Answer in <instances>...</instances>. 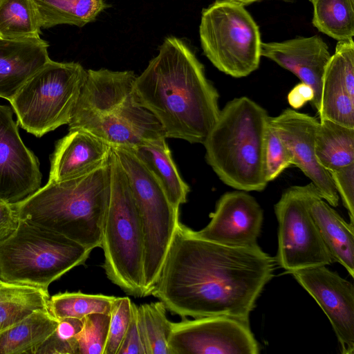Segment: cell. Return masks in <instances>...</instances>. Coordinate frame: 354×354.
<instances>
[{
	"mask_svg": "<svg viewBox=\"0 0 354 354\" xmlns=\"http://www.w3.org/2000/svg\"><path fill=\"white\" fill-rule=\"evenodd\" d=\"M276 266L259 245L212 243L180 223L149 295L183 319L222 315L249 322Z\"/></svg>",
	"mask_w": 354,
	"mask_h": 354,
	"instance_id": "cell-1",
	"label": "cell"
},
{
	"mask_svg": "<svg viewBox=\"0 0 354 354\" xmlns=\"http://www.w3.org/2000/svg\"><path fill=\"white\" fill-rule=\"evenodd\" d=\"M136 103L149 111L167 138L203 144L221 109L216 88L204 67L181 39H165L158 54L136 76Z\"/></svg>",
	"mask_w": 354,
	"mask_h": 354,
	"instance_id": "cell-2",
	"label": "cell"
},
{
	"mask_svg": "<svg viewBox=\"0 0 354 354\" xmlns=\"http://www.w3.org/2000/svg\"><path fill=\"white\" fill-rule=\"evenodd\" d=\"M136 78L131 71L87 70L68 129H83L112 147L131 149L166 138L156 118L136 103Z\"/></svg>",
	"mask_w": 354,
	"mask_h": 354,
	"instance_id": "cell-3",
	"label": "cell"
},
{
	"mask_svg": "<svg viewBox=\"0 0 354 354\" xmlns=\"http://www.w3.org/2000/svg\"><path fill=\"white\" fill-rule=\"evenodd\" d=\"M110 187L109 156L105 163L89 173L62 182L47 183L13 206L19 219L93 250L101 248Z\"/></svg>",
	"mask_w": 354,
	"mask_h": 354,
	"instance_id": "cell-4",
	"label": "cell"
},
{
	"mask_svg": "<svg viewBox=\"0 0 354 354\" xmlns=\"http://www.w3.org/2000/svg\"><path fill=\"white\" fill-rule=\"evenodd\" d=\"M269 118L265 109L245 96L230 100L221 110L203 145L207 164L224 184L247 192L266 187Z\"/></svg>",
	"mask_w": 354,
	"mask_h": 354,
	"instance_id": "cell-5",
	"label": "cell"
},
{
	"mask_svg": "<svg viewBox=\"0 0 354 354\" xmlns=\"http://www.w3.org/2000/svg\"><path fill=\"white\" fill-rule=\"evenodd\" d=\"M110 196L104 221L103 268L107 277L127 294L145 297V241L141 219L127 175L113 149Z\"/></svg>",
	"mask_w": 354,
	"mask_h": 354,
	"instance_id": "cell-6",
	"label": "cell"
},
{
	"mask_svg": "<svg viewBox=\"0 0 354 354\" xmlns=\"http://www.w3.org/2000/svg\"><path fill=\"white\" fill-rule=\"evenodd\" d=\"M92 250L48 229L19 219L0 241V279L48 290L72 268L84 265Z\"/></svg>",
	"mask_w": 354,
	"mask_h": 354,
	"instance_id": "cell-7",
	"label": "cell"
},
{
	"mask_svg": "<svg viewBox=\"0 0 354 354\" xmlns=\"http://www.w3.org/2000/svg\"><path fill=\"white\" fill-rule=\"evenodd\" d=\"M86 75L79 63L50 59L10 102L17 123L37 138L68 124Z\"/></svg>",
	"mask_w": 354,
	"mask_h": 354,
	"instance_id": "cell-8",
	"label": "cell"
},
{
	"mask_svg": "<svg viewBox=\"0 0 354 354\" xmlns=\"http://www.w3.org/2000/svg\"><path fill=\"white\" fill-rule=\"evenodd\" d=\"M129 180L141 219L145 241V296L154 286L180 223L179 209L133 151L112 147Z\"/></svg>",
	"mask_w": 354,
	"mask_h": 354,
	"instance_id": "cell-9",
	"label": "cell"
},
{
	"mask_svg": "<svg viewBox=\"0 0 354 354\" xmlns=\"http://www.w3.org/2000/svg\"><path fill=\"white\" fill-rule=\"evenodd\" d=\"M199 35L205 56L226 75L243 77L259 68L261 34L243 4L216 0L203 9Z\"/></svg>",
	"mask_w": 354,
	"mask_h": 354,
	"instance_id": "cell-10",
	"label": "cell"
},
{
	"mask_svg": "<svg viewBox=\"0 0 354 354\" xmlns=\"http://www.w3.org/2000/svg\"><path fill=\"white\" fill-rule=\"evenodd\" d=\"M317 193L312 183L292 186L274 205L279 224L275 261L288 273L334 262L309 210L310 201Z\"/></svg>",
	"mask_w": 354,
	"mask_h": 354,
	"instance_id": "cell-11",
	"label": "cell"
},
{
	"mask_svg": "<svg viewBox=\"0 0 354 354\" xmlns=\"http://www.w3.org/2000/svg\"><path fill=\"white\" fill-rule=\"evenodd\" d=\"M171 354H258L260 346L245 322L227 316H208L173 322Z\"/></svg>",
	"mask_w": 354,
	"mask_h": 354,
	"instance_id": "cell-12",
	"label": "cell"
},
{
	"mask_svg": "<svg viewBox=\"0 0 354 354\" xmlns=\"http://www.w3.org/2000/svg\"><path fill=\"white\" fill-rule=\"evenodd\" d=\"M296 281L313 297L337 338L342 354L354 353V286L326 266L291 272Z\"/></svg>",
	"mask_w": 354,
	"mask_h": 354,
	"instance_id": "cell-13",
	"label": "cell"
},
{
	"mask_svg": "<svg viewBox=\"0 0 354 354\" xmlns=\"http://www.w3.org/2000/svg\"><path fill=\"white\" fill-rule=\"evenodd\" d=\"M12 108L0 105V200L15 205L40 187L37 156L22 141Z\"/></svg>",
	"mask_w": 354,
	"mask_h": 354,
	"instance_id": "cell-14",
	"label": "cell"
},
{
	"mask_svg": "<svg viewBox=\"0 0 354 354\" xmlns=\"http://www.w3.org/2000/svg\"><path fill=\"white\" fill-rule=\"evenodd\" d=\"M209 223L195 234L204 240L233 248L258 245L263 213L257 200L247 192L236 190L223 194Z\"/></svg>",
	"mask_w": 354,
	"mask_h": 354,
	"instance_id": "cell-15",
	"label": "cell"
},
{
	"mask_svg": "<svg viewBox=\"0 0 354 354\" xmlns=\"http://www.w3.org/2000/svg\"><path fill=\"white\" fill-rule=\"evenodd\" d=\"M270 122L282 138L297 167L317 189L321 197L330 206L337 207L339 197L330 172L317 161L315 136L319 123L315 118L286 109Z\"/></svg>",
	"mask_w": 354,
	"mask_h": 354,
	"instance_id": "cell-16",
	"label": "cell"
},
{
	"mask_svg": "<svg viewBox=\"0 0 354 354\" xmlns=\"http://www.w3.org/2000/svg\"><path fill=\"white\" fill-rule=\"evenodd\" d=\"M319 120L354 129V42L337 41L322 77L317 109Z\"/></svg>",
	"mask_w": 354,
	"mask_h": 354,
	"instance_id": "cell-17",
	"label": "cell"
},
{
	"mask_svg": "<svg viewBox=\"0 0 354 354\" xmlns=\"http://www.w3.org/2000/svg\"><path fill=\"white\" fill-rule=\"evenodd\" d=\"M261 54L310 86L315 94L313 104L316 110L318 109L323 75L331 57L328 45L321 37H299L281 42H262Z\"/></svg>",
	"mask_w": 354,
	"mask_h": 354,
	"instance_id": "cell-18",
	"label": "cell"
},
{
	"mask_svg": "<svg viewBox=\"0 0 354 354\" xmlns=\"http://www.w3.org/2000/svg\"><path fill=\"white\" fill-rule=\"evenodd\" d=\"M57 140L50 156L48 183H59L75 178L95 169L109 158L112 147L90 132L68 129Z\"/></svg>",
	"mask_w": 354,
	"mask_h": 354,
	"instance_id": "cell-19",
	"label": "cell"
},
{
	"mask_svg": "<svg viewBox=\"0 0 354 354\" xmlns=\"http://www.w3.org/2000/svg\"><path fill=\"white\" fill-rule=\"evenodd\" d=\"M41 37L0 39V97L10 102L21 86L50 59Z\"/></svg>",
	"mask_w": 354,
	"mask_h": 354,
	"instance_id": "cell-20",
	"label": "cell"
},
{
	"mask_svg": "<svg viewBox=\"0 0 354 354\" xmlns=\"http://www.w3.org/2000/svg\"><path fill=\"white\" fill-rule=\"evenodd\" d=\"M309 210L322 239L334 261L354 277V225L347 223L319 193L310 199Z\"/></svg>",
	"mask_w": 354,
	"mask_h": 354,
	"instance_id": "cell-21",
	"label": "cell"
},
{
	"mask_svg": "<svg viewBox=\"0 0 354 354\" xmlns=\"http://www.w3.org/2000/svg\"><path fill=\"white\" fill-rule=\"evenodd\" d=\"M166 139L151 140L132 150L158 180L171 203L179 209L187 201L189 187L177 169Z\"/></svg>",
	"mask_w": 354,
	"mask_h": 354,
	"instance_id": "cell-22",
	"label": "cell"
},
{
	"mask_svg": "<svg viewBox=\"0 0 354 354\" xmlns=\"http://www.w3.org/2000/svg\"><path fill=\"white\" fill-rule=\"evenodd\" d=\"M58 322L48 310L32 313L0 332V354H36L55 330Z\"/></svg>",
	"mask_w": 354,
	"mask_h": 354,
	"instance_id": "cell-23",
	"label": "cell"
},
{
	"mask_svg": "<svg viewBox=\"0 0 354 354\" xmlns=\"http://www.w3.org/2000/svg\"><path fill=\"white\" fill-rule=\"evenodd\" d=\"M315 156L328 171L354 162V129L319 120L315 136Z\"/></svg>",
	"mask_w": 354,
	"mask_h": 354,
	"instance_id": "cell-24",
	"label": "cell"
},
{
	"mask_svg": "<svg viewBox=\"0 0 354 354\" xmlns=\"http://www.w3.org/2000/svg\"><path fill=\"white\" fill-rule=\"evenodd\" d=\"M48 292L41 288L2 281L0 283V332L37 310H48Z\"/></svg>",
	"mask_w": 354,
	"mask_h": 354,
	"instance_id": "cell-25",
	"label": "cell"
},
{
	"mask_svg": "<svg viewBox=\"0 0 354 354\" xmlns=\"http://www.w3.org/2000/svg\"><path fill=\"white\" fill-rule=\"evenodd\" d=\"M41 28L69 24L78 27L95 20L107 5L104 0H34Z\"/></svg>",
	"mask_w": 354,
	"mask_h": 354,
	"instance_id": "cell-26",
	"label": "cell"
},
{
	"mask_svg": "<svg viewBox=\"0 0 354 354\" xmlns=\"http://www.w3.org/2000/svg\"><path fill=\"white\" fill-rule=\"evenodd\" d=\"M313 7V24L337 41L354 36V0H310Z\"/></svg>",
	"mask_w": 354,
	"mask_h": 354,
	"instance_id": "cell-27",
	"label": "cell"
},
{
	"mask_svg": "<svg viewBox=\"0 0 354 354\" xmlns=\"http://www.w3.org/2000/svg\"><path fill=\"white\" fill-rule=\"evenodd\" d=\"M41 28L34 0H0V39L38 38Z\"/></svg>",
	"mask_w": 354,
	"mask_h": 354,
	"instance_id": "cell-28",
	"label": "cell"
},
{
	"mask_svg": "<svg viewBox=\"0 0 354 354\" xmlns=\"http://www.w3.org/2000/svg\"><path fill=\"white\" fill-rule=\"evenodd\" d=\"M166 307L159 301L138 306V322L146 354H171L169 339L173 322L166 316Z\"/></svg>",
	"mask_w": 354,
	"mask_h": 354,
	"instance_id": "cell-29",
	"label": "cell"
},
{
	"mask_svg": "<svg viewBox=\"0 0 354 354\" xmlns=\"http://www.w3.org/2000/svg\"><path fill=\"white\" fill-rule=\"evenodd\" d=\"M115 297L82 292H59L50 297L48 309L57 320L82 319L92 313L110 314Z\"/></svg>",
	"mask_w": 354,
	"mask_h": 354,
	"instance_id": "cell-30",
	"label": "cell"
},
{
	"mask_svg": "<svg viewBox=\"0 0 354 354\" xmlns=\"http://www.w3.org/2000/svg\"><path fill=\"white\" fill-rule=\"evenodd\" d=\"M77 336L79 354H104L109 329L110 314L92 313L82 319Z\"/></svg>",
	"mask_w": 354,
	"mask_h": 354,
	"instance_id": "cell-31",
	"label": "cell"
},
{
	"mask_svg": "<svg viewBox=\"0 0 354 354\" xmlns=\"http://www.w3.org/2000/svg\"><path fill=\"white\" fill-rule=\"evenodd\" d=\"M82 319L66 318L59 320L53 334L39 347L36 354H79L77 336Z\"/></svg>",
	"mask_w": 354,
	"mask_h": 354,
	"instance_id": "cell-32",
	"label": "cell"
},
{
	"mask_svg": "<svg viewBox=\"0 0 354 354\" xmlns=\"http://www.w3.org/2000/svg\"><path fill=\"white\" fill-rule=\"evenodd\" d=\"M265 171L268 182L277 178L286 169L292 165L290 151L269 122L265 140Z\"/></svg>",
	"mask_w": 354,
	"mask_h": 354,
	"instance_id": "cell-33",
	"label": "cell"
},
{
	"mask_svg": "<svg viewBox=\"0 0 354 354\" xmlns=\"http://www.w3.org/2000/svg\"><path fill=\"white\" fill-rule=\"evenodd\" d=\"M131 306L132 301L128 297H115L104 354H117L131 320Z\"/></svg>",
	"mask_w": 354,
	"mask_h": 354,
	"instance_id": "cell-34",
	"label": "cell"
},
{
	"mask_svg": "<svg viewBox=\"0 0 354 354\" xmlns=\"http://www.w3.org/2000/svg\"><path fill=\"white\" fill-rule=\"evenodd\" d=\"M329 172L339 197L348 211L350 223L354 225V162Z\"/></svg>",
	"mask_w": 354,
	"mask_h": 354,
	"instance_id": "cell-35",
	"label": "cell"
},
{
	"mask_svg": "<svg viewBox=\"0 0 354 354\" xmlns=\"http://www.w3.org/2000/svg\"><path fill=\"white\" fill-rule=\"evenodd\" d=\"M137 308L132 302L131 320L117 354H146L138 326Z\"/></svg>",
	"mask_w": 354,
	"mask_h": 354,
	"instance_id": "cell-36",
	"label": "cell"
},
{
	"mask_svg": "<svg viewBox=\"0 0 354 354\" xmlns=\"http://www.w3.org/2000/svg\"><path fill=\"white\" fill-rule=\"evenodd\" d=\"M19 221V218L13 205L0 200V241L13 232Z\"/></svg>",
	"mask_w": 354,
	"mask_h": 354,
	"instance_id": "cell-37",
	"label": "cell"
},
{
	"mask_svg": "<svg viewBox=\"0 0 354 354\" xmlns=\"http://www.w3.org/2000/svg\"><path fill=\"white\" fill-rule=\"evenodd\" d=\"M315 97L313 88L301 82L295 86L288 93L287 100L292 109L301 108L308 102H313Z\"/></svg>",
	"mask_w": 354,
	"mask_h": 354,
	"instance_id": "cell-38",
	"label": "cell"
},
{
	"mask_svg": "<svg viewBox=\"0 0 354 354\" xmlns=\"http://www.w3.org/2000/svg\"><path fill=\"white\" fill-rule=\"evenodd\" d=\"M236 1H238L243 5L251 3L255 1H261V0H234Z\"/></svg>",
	"mask_w": 354,
	"mask_h": 354,
	"instance_id": "cell-39",
	"label": "cell"
},
{
	"mask_svg": "<svg viewBox=\"0 0 354 354\" xmlns=\"http://www.w3.org/2000/svg\"><path fill=\"white\" fill-rule=\"evenodd\" d=\"M2 281L0 279V283Z\"/></svg>",
	"mask_w": 354,
	"mask_h": 354,
	"instance_id": "cell-40",
	"label": "cell"
},
{
	"mask_svg": "<svg viewBox=\"0 0 354 354\" xmlns=\"http://www.w3.org/2000/svg\"><path fill=\"white\" fill-rule=\"evenodd\" d=\"M285 1H289V0H285Z\"/></svg>",
	"mask_w": 354,
	"mask_h": 354,
	"instance_id": "cell-41",
	"label": "cell"
}]
</instances>
